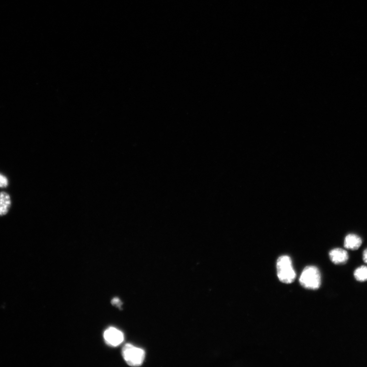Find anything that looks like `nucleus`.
<instances>
[{
	"label": "nucleus",
	"instance_id": "obj_11",
	"mask_svg": "<svg viewBox=\"0 0 367 367\" xmlns=\"http://www.w3.org/2000/svg\"><path fill=\"white\" fill-rule=\"evenodd\" d=\"M363 260L364 262L367 264V248L365 250L363 254Z\"/></svg>",
	"mask_w": 367,
	"mask_h": 367
},
{
	"label": "nucleus",
	"instance_id": "obj_9",
	"mask_svg": "<svg viewBox=\"0 0 367 367\" xmlns=\"http://www.w3.org/2000/svg\"><path fill=\"white\" fill-rule=\"evenodd\" d=\"M8 185V179L5 176L0 175V188H6Z\"/></svg>",
	"mask_w": 367,
	"mask_h": 367
},
{
	"label": "nucleus",
	"instance_id": "obj_5",
	"mask_svg": "<svg viewBox=\"0 0 367 367\" xmlns=\"http://www.w3.org/2000/svg\"><path fill=\"white\" fill-rule=\"evenodd\" d=\"M329 257L331 261L335 265H344L348 260L347 252L342 248H335L329 252Z\"/></svg>",
	"mask_w": 367,
	"mask_h": 367
},
{
	"label": "nucleus",
	"instance_id": "obj_6",
	"mask_svg": "<svg viewBox=\"0 0 367 367\" xmlns=\"http://www.w3.org/2000/svg\"><path fill=\"white\" fill-rule=\"evenodd\" d=\"M11 206L10 195L4 191L0 192V217L8 214Z\"/></svg>",
	"mask_w": 367,
	"mask_h": 367
},
{
	"label": "nucleus",
	"instance_id": "obj_3",
	"mask_svg": "<svg viewBox=\"0 0 367 367\" xmlns=\"http://www.w3.org/2000/svg\"><path fill=\"white\" fill-rule=\"evenodd\" d=\"M122 357L129 366L137 367L141 366L145 358V351L136 347L131 344H127L122 350Z\"/></svg>",
	"mask_w": 367,
	"mask_h": 367
},
{
	"label": "nucleus",
	"instance_id": "obj_1",
	"mask_svg": "<svg viewBox=\"0 0 367 367\" xmlns=\"http://www.w3.org/2000/svg\"><path fill=\"white\" fill-rule=\"evenodd\" d=\"M278 276L280 281L285 284H291L296 278V273L292 266V260L288 256L280 257L277 263Z\"/></svg>",
	"mask_w": 367,
	"mask_h": 367
},
{
	"label": "nucleus",
	"instance_id": "obj_7",
	"mask_svg": "<svg viewBox=\"0 0 367 367\" xmlns=\"http://www.w3.org/2000/svg\"><path fill=\"white\" fill-rule=\"evenodd\" d=\"M362 244L361 238L355 234H349L344 240V247L348 249L357 250L361 246Z\"/></svg>",
	"mask_w": 367,
	"mask_h": 367
},
{
	"label": "nucleus",
	"instance_id": "obj_8",
	"mask_svg": "<svg viewBox=\"0 0 367 367\" xmlns=\"http://www.w3.org/2000/svg\"><path fill=\"white\" fill-rule=\"evenodd\" d=\"M354 277L357 280L360 282L367 281V267L362 266L354 271Z\"/></svg>",
	"mask_w": 367,
	"mask_h": 367
},
{
	"label": "nucleus",
	"instance_id": "obj_4",
	"mask_svg": "<svg viewBox=\"0 0 367 367\" xmlns=\"http://www.w3.org/2000/svg\"><path fill=\"white\" fill-rule=\"evenodd\" d=\"M104 338L106 343L109 346L116 347L124 340V335L120 330L114 327H109L105 330Z\"/></svg>",
	"mask_w": 367,
	"mask_h": 367
},
{
	"label": "nucleus",
	"instance_id": "obj_2",
	"mask_svg": "<svg viewBox=\"0 0 367 367\" xmlns=\"http://www.w3.org/2000/svg\"><path fill=\"white\" fill-rule=\"evenodd\" d=\"M302 286L308 289H318L321 285V274L315 266L306 267L303 270L300 279Z\"/></svg>",
	"mask_w": 367,
	"mask_h": 367
},
{
	"label": "nucleus",
	"instance_id": "obj_10",
	"mask_svg": "<svg viewBox=\"0 0 367 367\" xmlns=\"http://www.w3.org/2000/svg\"><path fill=\"white\" fill-rule=\"evenodd\" d=\"M111 303L114 306H116L120 308L122 305V303L118 298H114L111 301Z\"/></svg>",
	"mask_w": 367,
	"mask_h": 367
}]
</instances>
